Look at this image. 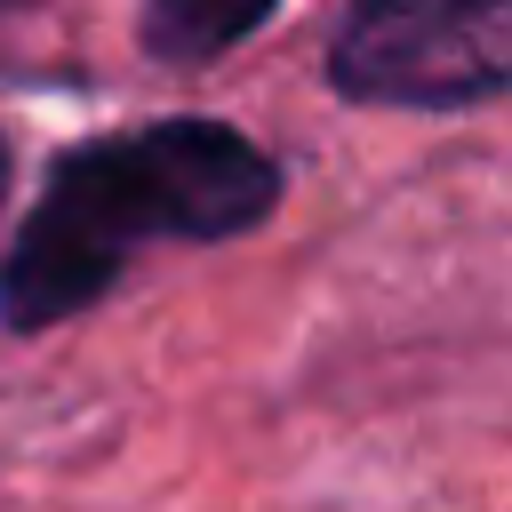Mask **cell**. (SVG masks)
Returning <instances> with one entry per match:
<instances>
[{"instance_id": "1", "label": "cell", "mask_w": 512, "mask_h": 512, "mask_svg": "<svg viewBox=\"0 0 512 512\" xmlns=\"http://www.w3.org/2000/svg\"><path fill=\"white\" fill-rule=\"evenodd\" d=\"M280 168L224 120H160L72 144L0 264V320L56 328L96 304L144 240H224L264 224Z\"/></svg>"}, {"instance_id": "3", "label": "cell", "mask_w": 512, "mask_h": 512, "mask_svg": "<svg viewBox=\"0 0 512 512\" xmlns=\"http://www.w3.org/2000/svg\"><path fill=\"white\" fill-rule=\"evenodd\" d=\"M264 16H272V0H144V48L160 64H208V56L240 48Z\"/></svg>"}, {"instance_id": "2", "label": "cell", "mask_w": 512, "mask_h": 512, "mask_svg": "<svg viewBox=\"0 0 512 512\" xmlns=\"http://www.w3.org/2000/svg\"><path fill=\"white\" fill-rule=\"evenodd\" d=\"M328 80L360 104H480L512 88V0H352Z\"/></svg>"}, {"instance_id": "4", "label": "cell", "mask_w": 512, "mask_h": 512, "mask_svg": "<svg viewBox=\"0 0 512 512\" xmlns=\"http://www.w3.org/2000/svg\"><path fill=\"white\" fill-rule=\"evenodd\" d=\"M0 200H8V144H0Z\"/></svg>"}]
</instances>
